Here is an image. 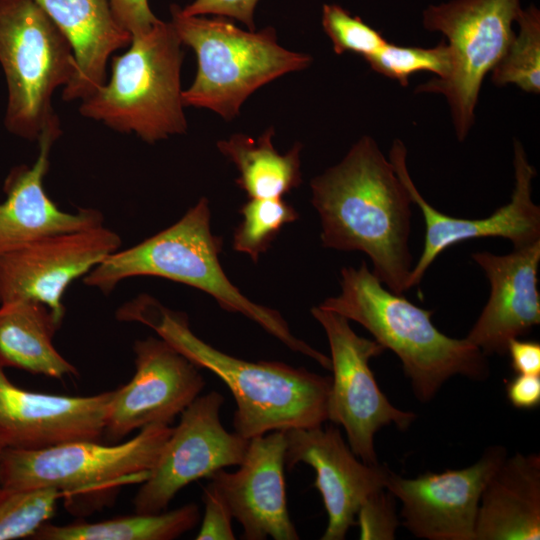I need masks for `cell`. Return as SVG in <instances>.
<instances>
[{
  "label": "cell",
  "instance_id": "6da1fadb",
  "mask_svg": "<svg viewBox=\"0 0 540 540\" xmlns=\"http://www.w3.org/2000/svg\"><path fill=\"white\" fill-rule=\"evenodd\" d=\"M310 186L322 245L365 253L383 285L397 294L407 291L413 268L409 247L413 202L377 142L361 137Z\"/></svg>",
  "mask_w": 540,
  "mask_h": 540
},
{
  "label": "cell",
  "instance_id": "7a4b0ae2",
  "mask_svg": "<svg viewBox=\"0 0 540 540\" xmlns=\"http://www.w3.org/2000/svg\"><path fill=\"white\" fill-rule=\"evenodd\" d=\"M116 317L147 325L197 367L218 376L236 403L234 431L245 439L328 421L330 376L279 361L251 362L226 354L196 336L185 313L146 294L123 304Z\"/></svg>",
  "mask_w": 540,
  "mask_h": 540
},
{
  "label": "cell",
  "instance_id": "3957f363",
  "mask_svg": "<svg viewBox=\"0 0 540 540\" xmlns=\"http://www.w3.org/2000/svg\"><path fill=\"white\" fill-rule=\"evenodd\" d=\"M210 217L208 200L203 197L172 226L107 256L83 282L104 294L136 276H156L192 286L211 295L224 310L241 313L290 350L328 369L330 358L294 336L277 310L251 301L231 283L219 261L222 241L212 234Z\"/></svg>",
  "mask_w": 540,
  "mask_h": 540
},
{
  "label": "cell",
  "instance_id": "277c9868",
  "mask_svg": "<svg viewBox=\"0 0 540 540\" xmlns=\"http://www.w3.org/2000/svg\"><path fill=\"white\" fill-rule=\"evenodd\" d=\"M341 292L319 306L362 325L400 359L414 395L428 402L451 377L489 376L487 356L466 338H451L433 324V311L389 290L363 261L341 269Z\"/></svg>",
  "mask_w": 540,
  "mask_h": 540
},
{
  "label": "cell",
  "instance_id": "5b68a950",
  "mask_svg": "<svg viewBox=\"0 0 540 540\" xmlns=\"http://www.w3.org/2000/svg\"><path fill=\"white\" fill-rule=\"evenodd\" d=\"M170 12L182 44L197 58L195 79L182 91L185 107L209 109L232 120L257 89L312 62L310 55L282 47L273 27L243 30L229 18L184 15L176 4Z\"/></svg>",
  "mask_w": 540,
  "mask_h": 540
},
{
  "label": "cell",
  "instance_id": "8992f818",
  "mask_svg": "<svg viewBox=\"0 0 540 540\" xmlns=\"http://www.w3.org/2000/svg\"><path fill=\"white\" fill-rule=\"evenodd\" d=\"M182 45L173 24L162 20L132 37L125 53L113 57L109 81L81 101V115L147 143L185 133Z\"/></svg>",
  "mask_w": 540,
  "mask_h": 540
},
{
  "label": "cell",
  "instance_id": "52a82bcc",
  "mask_svg": "<svg viewBox=\"0 0 540 540\" xmlns=\"http://www.w3.org/2000/svg\"><path fill=\"white\" fill-rule=\"evenodd\" d=\"M0 65L8 91L4 126L38 141L59 121L52 96L72 81L76 61L64 34L34 0H0Z\"/></svg>",
  "mask_w": 540,
  "mask_h": 540
},
{
  "label": "cell",
  "instance_id": "ba28073f",
  "mask_svg": "<svg viewBox=\"0 0 540 540\" xmlns=\"http://www.w3.org/2000/svg\"><path fill=\"white\" fill-rule=\"evenodd\" d=\"M521 9L520 0H450L422 12L423 27L446 37L451 69L446 77L433 78L415 91L446 98L459 141L474 124L483 80L514 37Z\"/></svg>",
  "mask_w": 540,
  "mask_h": 540
},
{
  "label": "cell",
  "instance_id": "9c48e42d",
  "mask_svg": "<svg viewBox=\"0 0 540 540\" xmlns=\"http://www.w3.org/2000/svg\"><path fill=\"white\" fill-rule=\"evenodd\" d=\"M172 429L167 424H151L116 445L79 440L33 450L3 449L1 486L55 488L69 497L94 488L144 482Z\"/></svg>",
  "mask_w": 540,
  "mask_h": 540
},
{
  "label": "cell",
  "instance_id": "30bf717a",
  "mask_svg": "<svg viewBox=\"0 0 540 540\" xmlns=\"http://www.w3.org/2000/svg\"><path fill=\"white\" fill-rule=\"evenodd\" d=\"M311 314L323 327L333 372L328 397V420L341 425L353 453L368 465L378 464L375 434L384 426L406 430L415 420L410 411L396 408L379 388L369 366L385 348L355 333L344 316L319 305Z\"/></svg>",
  "mask_w": 540,
  "mask_h": 540
},
{
  "label": "cell",
  "instance_id": "8fae6325",
  "mask_svg": "<svg viewBox=\"0 0 540 540\" xmlns=\"http://www.w3.org/2000/svg\"><path fill=\"white\" fill-rule=\"evenodd\" d=\"M223 403L221 393L210 391L182 411L179 423L133 499L135 513L163 512L188 484L241 464L249 440L225 429L220 420Z\"/></svg>",
  "mask_w": 540,
  "mask_h": 540
},
{
  "label": "cell",
  "instance_id": "7c38bea8",
  "mask_svg": "<svg viewBox=\"0 0 540 540\" xmlns=\"http://www.w3.org/2000/svg\"><path fill=\"white\" fill-rule=\"evenodd\" d=\"M389 160L407 188L425 222V240L421 255L412 268L409 289L417 286L429 266L447 248L470 239L501 237L519 248L540 240V207L532 200V180L536 176L520 141H514L515 185L510 201L489 217L466 219L438 211L421 195L407 168V149L395 140L389 151Z\"/></svg>",
  "mask_w": 540,
  "mask_h": 540
},
{
  "label": "cell",
  "instance_id": "4fadbf2b",
  "mask_svg": "<svg viewBox=\"0 0 540 540\" xmlns=\"http://www.w3.org/2000/svg\"><path fill=\"white\" fill-rule=\"evenodd\" d=\"M120 245L119 235L102 225L48 236L0 253V304L17 300L38 302L62 323L63 295L68 286Z\"/></svg>",
  "mask_w": 540,
  "mask_h": 540
},
{
  "label": "cell",
  "instance_id": "5bb4252c",
  "mask_svg": "<svg viewBox=\"0 0 540 540\" xmlns=\"http://www.w3.org/2000/svg\"><path fill=\"white\" fill-rule=\"evenodd\" d=\"M506 449L489 447L469 467L427 472L404 478L390 470L385 488L402 503V524L414 536L429 540H475L483 490Z\"/></svg>",
  "mask_w": 540,
  "mask_h": 540
},
{
  "label": "cell",
  "instance_id": "9a60e30c",
  "mask_svg": "<svg viewBox=\"0 0 540 540\" xmlns=\"http://www.w3.org/2000/svg\"><path fill=\"white\" fill-rule=\"evenodd\" d=\"M135 373L114 390L104 433L121 440L151 424L170 425L205 386L197 367L161 337L134 343Z\"/></svg>",
  "mask_w": 540,
  "mask_h": 540
},
{
  "label": "cell",
  "instance_id": "2e32d148",
  "mask_svg": "<svg viewBox=\"0 0 540 540\" xmlns=\"http://www.w3.org/2000/svg\"><path fill=\"white\" fill-rule=\"evenodd\" d=\"M286 437L285 468L297 464L311 466L316 474L314 486L320 492L328 522L321 540H343L356 525L363 502L385 488L390 469L361 461L333 425L325 428H294Z\"/></svg>",
  "mask_w": 540,
  "mask_h": 540
},
{
  "label": "cell",
  "instance_id": "e0dca14e",
  "mask_svg": "<svg viewBox=\"0 0 540 540\" xmlns=\"http://www.w3.org/2000/svg\"><path fill=\"white\" fill-rule=\"evenodd\" d=\"M113 393L81 397L29 391L12 383L0 368V446L33 450L98 441Z\"/></svg>",
  "mask_w": 540,
  "mask_h": 540
},
{
  "label": "cell",
  "instance_id": "ac0fdd59",
  "mask_svg": "<svg viewBox=\"0 0 540 540\" xmlns=\"http://www.w3.org/2000/svg\"><path fill=\"white\" fill-rule=\"evenodd\" d=\"M286 437L272 431L249 439L238 470H218L210 476L233 518L242 526V539L298 540L290 519L284 480Z\"/></svg>",
  "mask_w": 540,
  "mask_h": 540
},
{
  "label": "cell",
  "instance_id": "d6986e66",
  "mask_svg": "<svg viewBox=\"0 0 540 540\" xmlns=\"http://www.w3.org/2000/svg\"><path fill=\"white\" fill-rule=\"evenodd\" d=\"M471 257L484 271L490 295L465 338L486 356L506 354L510 340L540 323V240L504 255L481 251Z\"/></svg>",
  "mask_w": 540,
  "mask_h": 540
},
{
  "label": "cell",
  "instance_id": "ffe728a7",
  "mask_svg": "<svg viewBox=\"0 0 540 540\" xmlns=\"http://www.w3.org/2000/svg\"><path fill=\"white\" fill-rule=\"evenodd\" d=\"M60 134V121L45 128L38 139L37 160L31 166L12 168L6 177L3 186L6 198L0 203V253L48 236L102 226L103 215L99 210L62 211L45 191L50 150Z\"/></svg>",
  "mask_w": 540,
  "mask_h": 540
},
{
  "label": "cell",
  "instance_id": "44dd1931",
  "mask_svg": "<svg viewBox=\"0 0 540 540\" xmlns=\"http://www.w3.org/2000/svg\"><path fill=\"white\" fill-rule=\"evenodd\" d=\"M70 43L76 73L64 101L84 100L107 81L110 55L129 46L131 35L116 21L108 0H34Z\"/></svg>",
  "mask_w": 540,
  "mask_h": 540
},
{
  "label": "cell",
  "instance_id": "7402d4cb",
  "mask_svg": "<svg viewBox=\"0 0 540 540\" xmlns=\"http://www.w3.org/2000/svg\"><path fill=\"white\" fill-rule=\"evenodd\" d=\"M539 538L540 456H506L481 495L475 540Z\"/></svg>",
  "mask_w": 540,
  "mask_h": 540
},
{
  "label": "cell",
  "instance_id": "603a6c76",
  "mask_svg": "<svg viewBox=\"0 0 540 540\" xmlns=\"http://www.w3.org/2000/svg\"><path fill=\"white\" fill-rule=\"evenodd\" d=\"M59 322L45 305L28 300L0 304V368L62 379L77 368L55 348Z\"/></svg>",
  "mask_w": 540,
  "mask_h": 540
},
{
  "label": "cell",
  "instance_id": "cb8c5ba5",
  "mask_svg": "<svg viewBox=\"0 0 540 540\" xmlns=\"http://www.w3.org/2000/svg\"><path fill=\"white\" fill-rule=\"evenodd\" d=\"M274 129L268 128L256 140L242 133L217 142L219 151L232 161L240 176L237 185L250 198H280L302 182L301 144L286 154L273 146Z\"/></svg>",
  "mask_w": 540,
  "mask_h": 540
},
{
  "label": "cell",
  "instance_id": "d4e9b609",
  "mask_svg": "<svg viewBox=\"0 0 540 540\" xmlns=\"http://www.w3.org/2000/svg\"><path fill=\"white\" fill-rule=\"evenodd\" d=\"M200 520V510L188 503L171 511L135 513L94 523L68 525L44 523L32 539L36 540H172L192 530Z\"/></svg>",
  "mask_w": 540,
  "mask_h": 540
},
{
  "label": "cell",
  "instance_id": "484cf974",
  "mask_svg": "<svg viewBox=\"0 0 540 540\" xmlns=\"http://www.w3.org/2000/svg\"><path fill=\"white\" fill-rule=\"evenodd\" d=\"M518 33L492 69L496 86L513 84L526 93L540 92V11L531 4L517 16Z\"/></svg>",
  "mask_w": 540,
  "mask_h": 540
},
{
  "label": "cell",
  "instance_id": "4316f807",
  "mask_svg": "<svg viewBox=\"0 0 540 540\" xmlns=\"http://www.w3.org/2000/svg\"><path fill=\"white\" fill-rule=\"evenodd\" d=\"M61 497L66 493L55 488L0 486V540L32 538L54 516Z\"/></svg>",
  "mask_w": 540,
  "mask_h": 540
},
{
  "label": "cell",
  "instance_id": "83f0119b",
  "mask_svg": "<svg viewBox=\"0 0 540 540\" xmlns=\"http://www.w3.org/2000/svg\"><path fill=\"white\" fill-rule=\"evenodd\" d=\"M242 221L233 237L234 250L247 254L254 262L267 251L281 229L296 221L298 212L280 198H250L240 209Z\"/></svg>",
  "mask_w": 540,
  "mask_h": 540
},
{
  "label": "cell",
  "instance_id": "f1b7e54d",
  "mask_svg": "<svg viewBox=\"0 0 540 540\" xmlns=\"http://www.w3.org/2000/svg\"><path fill=\"white\" fill-rule=\"evenodd\" d=\"M371 69L407 86L416 72L428 71L438 78L446 77L451 69V55L443 39L431 48L405 47L387 42L380 50L365 58Z\"/></svg>",
  "mask_w": 540,
  "mask_h": 540
},
{
  "label": "cell",
  "instance_id": "f546056e",
  "mask_svg": "<svg viewBox=\"0 0 540 540\" xmlns=\"http://www.w3.org/2000/svg\"><path fill=\"white\" fill-rule=\"evenodd\" d=\"M322 27L332 41L333 50L340 55L345 52L365 58L380 50L388 41L380 32L366 24L360 17L352 16L338 4H324Z\"/></svg>",
  "mask_w": 540,
  "mask_h": 540
},
{
  "label": "cell",
  "instance_id": "4dcf8cb0",
  "mask_svg": "<svg viewBox=\"0 0 540 540\" xmlns=\"http://www.w3.org/2000/svg\"><path fill=\"white\" fill-rule=\"evenodd\" d=\"M395 497L382 488L372 493L361 505L356 516L361 540H391L400 525Z\"/></svg>",
  "mask_w": 540,
  "mask_h": 540
},
{
  "label": "cell",
  "instance_id": "1f68e13d",
  "mask_svg": "<svg viewBox=\"0 0 540 540\" xmlns=\"http://www.w3.org/2000/svg\"><path fill=\"white\" fill-rule=\"evenodd\" d=\"M202 499L205 510L195 539L234 540L236 537L232 528L233 515L212 481L203 488Z\"/></svg>",
  "mask_w": 540,
  "mask_h": 540
},
{
  "label": "cell",
  "instance_id": "d6a6232c",
  "mask_svg": "<svg viewBox=\"0 0 540 540\" xmlns=\"http://www.w3.org/2000/svg\"><path fill=\"white\" fill-rule=\"evenodd\" d=\"M259 0H194L181 12L187 16L213 15L236 19L255 30L254 12Z\"/></svg>",
  "mask_w": 540,
  "mask_h": 540
},
{
  "label": "cell",
  "instance_id": "836d02e7",
  "mask_svg": "<svg viewBox=\"0 0 540 540\" xmlns=\"http://www.w3.org/2000/svg\"><path fill=\"white\" fill-rule=\"evenodd\" d=\"M118 24L131 37L147 34L159 21L151 11L148 0H108Z\"/></svg>",
  "mask_w": 540,
  "mask_h": 540
},
{
  "label": "cell",
  "instance_id": "e575fe53",
  "mask_svg": "<svg viewBox=\"0 0 540 540\" xmlns=\"http://www.w3.org/2000/svg\"><path fill=\"white\" fill-rule=\"evenodd\" d=\"M507 398L518 409H534L540 404V375L517 374L506 384Z\"/></svg>",
  "mask_w": 540,
  "mask_h": 540
},
{
  "label": "cell",
  "instance_id": "d590c367",
  "mask_svg": "<svg viewBox=\"0 0 540 540\" xmlns=\"http://www.w3.org/2000/svg\"><path fill=\"white\" fill-rule=\"evenodd\" d=\"M511 367L517 374L540 375V344L515 338L507 346Z\"/></svg>",
  "mask_w": 540,
  "mask_h": 540
},
{
  "label": "cell",
  "instance_id": "8d00e7d4",
  "mask_svg": "<svg viewBox=\"0 0 540 540\" xmlns=\"http://www.w3.org/2000/svg\"><path fill=\"white\" fill-rule=\"evenodd\" d=\"M3 448L0 446V486H1V455H2Z\"/></svg>",
  "mask_w": 540,
  "mask_h": 540
}]
</instances>
